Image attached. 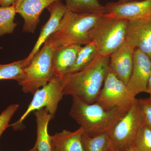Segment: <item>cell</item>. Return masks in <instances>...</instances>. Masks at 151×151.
Instances as JSON below:
<instances>
[{
    "label": "cell",
    "instance_id": "cell-17",
    "mask_svg": "<svg viewBox=\"0 0 151 151\" xmlns=\"http://www.w3.org/2000/svg\"><path fill=\"white\" fill-rule=\"evenodd\" d=\"M35 115L37 124V139L35 146L37 151H52L48 132V124L52 117L45 108L36 111Z\"/></svg>",
    "mask_w": 151,
    "mask_h": 151
},
{
    "label": "cell",
    "instance_id": "cell-10",
    "mask_svg": "<svg viewBox=\"0 0 151 151\" xmlns=\"http://www.w3.org/2000/svg\"><path fill=\"white\" fill-rule=\"evenodd\" d=\"M105 7V13L116 18L134 21L151 17V0L109 3Z\"/></svg>",
    "mask_w": 151,
    "mask_h": 151
},
{
    "label": "cell",
    "instance_id": "cell-19",
    "mask_svg": "<svg viewBox=\"0 0 151 151\" xmlns=\"http://www.w3.org/2000/svg\"><path fill=\"white\" fill-rule=\"evenodd\" d=\"M98 55L97 47L93 42H90L84 47H81L77 55L75 63L68 74L83 70L92 63Z\"/></svg>",
    "mask_w": 151,
    "mask_h": 151
},
{
    "label": "cell",
    "instance_id": "cell-22",
    "mask_svg": "<svg viewBox=\"0 0 151 151\" xmlns=\"http://www.w3.org/2000/svg\"><path fill=\"white\" fill-rule=\"evenodd\" d=\"M85 151H108L111 147L109 132L93 137L83 134Z\"/></svg>",
    "mask_w": 151,
    "mask_h": 151
},
{
    "label": "cell",
    "instance_id": "cell-21",
    "mask_svg": "<svg viewBox=\"0 0 151 151\" xmlns=\"http://www.w3.org/2000/svg\"><path fill=\"white\" fill-rule=\"evenodd\" d=\"M15 3L10 6H0V37L14 32L17 24L14 22L16 14Z\"/></svg>",
    "mask_w": 151,
    "mask_h": 151
},
{
    "label": "cell",
    "instance_id": "cell-23",
    "mask_svg": "<svg viewBox=\"0 0 151 151\" xmlns=\"http://www.w3.org/2000/svg\"><path fill=\"white\" fill-rule=\"evenodd\" d=\"M135 146L137 151H151V128L144 121L137 134Z\"/></svg>",
    "mask_w": 151,
    "mask_h": 151
},
{
    "label": "cell",
    "instance_id": "cell-3",
    "mask_svg": "<svg viewBox=\"0 0 151 151\" xmlns=\"http://www.w3.org/2000/svg\"><path fill=\"white\" fill-rule=\"evenodd\" d=\"M105 13H76L66 10L55 32L49 38L55 48L90 43V32Z\"/></svg>",
    "mask_w": 151,
    "mask_h": 151
},
{
    "label": "cell",
    "instance_id": "cell-2",
    "mask_svg": "<svg viewBox=\"0 0 151 151\" xmlns=\"http://www.w3.org/2000/svg\"><path fill=\"white\" fill-rule=\"evenodd\" d=\"M130 108L108 110L96 102L88 104L72 97L69 116L80 125L85 134L93 137L110 132Z\"/></svg>",
    "mask_w": 151,
    "mask_h": 151
},
{
    "label": "cell",
    "instance_id": "cell-6",
    "mask_svg": "<svg viewBox=\"0 0 151 151\" xmlns=\"http://www.w3.org/2000/svg\"><path fill=\"white\" fill-rule=\"evenodd\" d=\"M144 121L138 99L109 132L111 147L114 151H125L135 145L138 131Z\"/></svg>",
    "mask_w": 151,
    "mask_h": 151
},
{
    "label": "cell",
    "instance_id": "cell-5",
    "mask_svg": "<svg viewBox=\"0 0 151 151\" xmlns=\"http://www.w3.org/2000/svg\"><path fill=\"white\" fill-rule=\"evenodd\" d=\"M54 45L48 39L24 68L23 79L18 83L25 93L34 94L53 78L52 58Z\"/></svg>",
    "mask_w": 151,
    "mask_h": 151
},
{
    "label": "cell",
    "instance_id": "cell-25",
    "mask_svg": "<svg viewBox=\"0 0 151 151\" xmlns=\"http://www.w3.org/2000/svg\"><path fill=\"white\" fill-rule=\"evenodd\" d=\"M144 122L151 128V99H138Z\"/></svg>",
    "mask_w": 151,
    "mask_h": 151
},
{
    "label": "cell",
    "instance_id": "cell-29",
    "mask_svg": "<svg viewBox=\"0 0 151 151\" xmlns=\"http://www.w3.org/2000/svg\"><path fill=\"white\" fill-rule=\"evenodd\" d=\"M142 1V0H119L117 2L119 3L128 2L133 1Z\"/></svg>",
    "mask_w": 151,
    "mask_h": 151
},
{
    "label": "cell",
    "instance_id": "cell-4",
    "mask_svg": "<svg viewBox=\"0 0 151 151\" xmlns=\"http://www.w3.org/2000/svg\"><path fill=\"white\" fill-rule=\"evenodd\" d=\"M128 20L112 17L105 13L90 32V42L97 47L99 55L110 56L126 41Z\"/></svg>",
    "mask_w": 151,
    "mask_h": 151
},
{
    "label": "cell",
    "instance_id": "cell-9",
    "mask_svg": "<svg viewBox=\"0 0 151 151\" xmlns=\"http://www.w3.org/2000/svg\"><path fill=\"white\" fill-rule=\"evenodd\" d=\"M151 71V58L139 49H135L132 73L127 84L134 97L147 92V85Z\"/></svg>",
    "mask_w": 151,
    "mask_h": 151
},
{
    "label": "cell",
    "instance_id": "cell-18",
    "mask_svg": "<svg viewBox=\"0 0 151 151\" xmlns=\"http://www.w3.org/2000/svg\"><path fill=\"white\" fill-rule=\"evenodd\" d=\"M67 10L76 13H105V6L99 0H65Z\"/></svg>",
    "mask_w": 151,
    "mask_h": 151
},
{
    "label": "cell",
    "instance_id": "cell-28",
    "mask_svg": "<svg viewBox=\"0 0 151 151\" xmlns=\"http://www.w3.org/2000/svg\"><path fill=\"white\" fill-rule=\"evenodd\" d=\"M125 151H137L135 145L130 147L129 148L127 149Z\"/></svg>",
    "mask_w": 151,
    "mask_h": 151
},
{
    "label": "cell",
    "instance_id": "cell-15",
    "mask_svg": "<svg viewBox=\"0 0 151 151\" xmlns=\"http://www.w3.org/2000/svg\"><path fill=\"white\" fill-rule=\"evenodd\" d=\"M81 45H70L55 49L52 58L53 78L62 79L74 65Z\"/></svg>",
    "mask_w": 151,
    "mask_h": 151
},
{
    "label": "cell",
    "instance_id": "cell-11",
    "mask_svg": "<svg viewBox=\"0 0 151 151\" xmlns=\"http://www.w3.org/2000/svg\"><path fill=\"white\" fill-rule=\"evenodd\" d=\"M61 0H17L16 11L24 20V32L34 33L40 22V18L45 9L52 3Z\"/></svg>",
    "mask_w": 151,
    "mask_h": 151
},
{
    "label": "cell",
    "instance_id": "cell-30",
    "mask_svg": "<svg viewBox=\"0 0 151 151\" xmlns=\"http://www.w3.org/2000/svg\"><path fill=\"white\" fill-rule=\"evenodd\" d=\"M27 151H37V149L35 147V146H34L32 148L30 149L29 150Z\"/></svg>",
    "mask_w": 151,
    "mask_h": 151
},
{
    "label": "cell",
    "instance_id": "cell-1",
    "mask_svg": "<svg viewBox=\"0 0 151 151\" xmlns=\"http://www.w3.org/2000/svg\"><path fill=\"white\" fill-rule=\"evenodd\" d=\"M110 56L98 55L83 70L61 79L64 95H70L88 104L95 103L109 71Z\"/></svg>",
    "mask_w": 151,
    "mask_h": 151
},
{
    "label": "cell",
    "instance_id": "cell-13",
    "mask_svg": "<svg viewBox=\"0 0 151 151\" xmlns=\"http://www.w3.org/2000/svg\"><path fill=\"white\" fill-rule=\"evenodd\" d=\"M47 9L50 14L49 18L42 28L32 50L28 56L24 59V68L29 65L34 57L40 50L42 45L55 32L67 10L65 4H63L61 1L55 2Z\"/></svg>",
    "mask_w": 151,
    "mask_h": 151
},
{
    "label": "cell",
    "instance_id": "cell-14",
    "mask_svg": "<svg viewBox=\"0 0 151 151\" xmlns=\"http://www.w3.org/2000/svg\"><path fill=\"white\" fill-rule=\"evenodd\" d=\"M134 50L126 42L110 55V71L126 85L132 72Z\"/></svg>",
    "mask_w": 151,
    "mask_h": 151
},
{
    "label": "cell",
    "instance_id": "cell-20",
    "mask_svg": "<svg viewBox=\"0 0 151 151\" xmlns=\"http://www.w3.org/2000/svg\"><path fill=\"white\" fill-rule=\"evenodd\" d=\"M24 59L9 64H0V81L10 79L19 83L24 77Z\"/></svg>",
    "mask_w": 151,
    "mask_h": 151
},
{
    "label": "cell",
    "instance_id": "cell-26",
    "mask_svg": "<svg viewBox=\"0 0 151 151\" xmlns=\"http://www.w3.org/2000/svg\"><path fill=\"white\" fill-rule=\"evenodd\" d=\"M17 0H0V6L3 7L9 6L15 3Z\"/></svg>",
    "mask_w": 151,
    "mask_h": 151
},
{
    "label": "cell",
    "instance_id": "cell-31",
    "mask_svg": "<svg viewBox=\"0 0 151 151\" xmlns=\"http://www.w3.org/2000/svg\"><path fill=\"white\" fill-rule=\"evenodd\" d=\"M108 151H114L113 150V149H112V147H111V148H110V150H109Z\"/></svg>",
    "mask_w": 151,
    "mask_h": 151
},
{
    "label": "cell",
    "instance_id": "cell-8",
    "mask_svg": "<svg viewBox=\"0 0 151 151\" xmlns=\"http://www.w3.org/2000/svg\"><path fill=\"white\" fill-rule=\"evenodd\" d=\"M136 99L127 85L109 71L96 103L108 110L129 108Z\"/></svg>",
    "mask_w": 151,
    "mask_h": 151
},
{
    "label": "cell",
    "instance_id": "cell-7",
    "mask_svg": "<svg viewBox=\"0 0 151 151\" xmlns=\"http://www.w3.org/2000/svg\"><path fill=\"white\" fill-rule=\"evenodd\" d=\"M63 95L61 79L52 78L41 89L36 91L26 111L18 121L11 124V127L15 130L19 129L23 122L30 113L42 108H45L53 119Z\"/></svg>",
    "mask_w": 151,
    "mask_h": 151
},
{
    "label": "cell",
    "instance_id": "cell-16",
    "mask_svg": "<svg viewBox=\"0 0 151 151\" xmlns=\"http://www.w3.org/2000/svg\"><path fill=\"white\" fill-rule=\"evenodd\" d=\"M83 134L80 127L74 132L63 130L50 136L52 151H85Z\"/></svg>",
    "mask_w": 151,
    "mask_h": 151
},
{
    "label": "cell",
    "instance_id": "cell-27",
    "mask_svg": "<svg viewBox=\"0 0 151 151\" xmlns=\"http://www.w3.org/2000/svg\"><path fill=\"white\" fill-rule=\"evenodd\" d=\"M147 93L150 94V98L151 99V71L150 75L149 77L148 82L147 85Z\"/></svg>",
    "mask_w": 151,
    "mask_h": 151
},
{
    "label": "cell",
    "instance_id": "cell-12",
    "mask_svg": "<svg viewBox=\"0 0 151 151\" xmlns=\"http://www.w3.org/2000/svg\"><path fill=\"white\" fill-rule=\"evenodd\" d=\"M126 42L151 58V17L128 21Z\"/></svg>",
    "mask_w": 151,
    "mask_h": 151
},
{
    "label": "cell",
    "instance_id": "cell-24",
    "mask_svg": "<svg viewBox=\"0 0 151 151\" xmlns=\"http://www.w3.org/2000/svg\"><path fill=\"white\" fill-rule=\"evenodd\" d=\"M19 108L18 104H12L9 105L0 114V137L3 132L9 127H11L9 122Z\"/></svg>",
    "mask_w": 151,
    "mask_h": 151
}]
</instances>
